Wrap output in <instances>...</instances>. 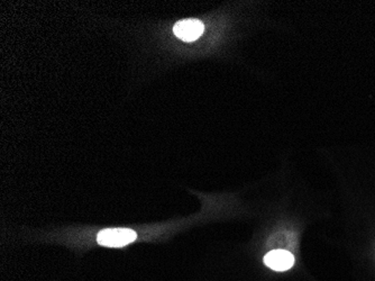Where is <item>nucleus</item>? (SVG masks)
I'll use <instances>...</instances> for the list:
<instances>
[{"mask_svg":"<svg viewBox=\"0 0 375 281\" xmlns=\"http://www.w3.org/2000/svg\"><path fill=\"white\" fill-rule=\"evenodd\" d=\"M264 262L275 271H286L295 264V257L284 250H274L265 255Z\"/></svg>","mask_w":375,"mask_h":281,"instance_id":"obj_3","label":"nucleus"},{"mask_svg":"<svg viewBox=\"0 0 375 281\" xmlns=\"http://www.w3.org/2000/svg\"><path fill=\"white\" fill-rule=\"evenodd\" d=\"M135 232L130 228H107L99 232L97 241L101 246L108 248H121L136 240Z\"/></svg>","mask_w":375,"mask_h":281,"instance_id":"obj_1","label":"nucleus"},{"mask_svg":"<svg viewBox=\"0 0 375 281\" xmlns=\"http://www.w3.org/2000/svg\"><path fill=\"white\" fill-rule=\"evenodd\" d=\"M204 31V24L197 19H184V21L177 22L173 27L175 35L186 42H192L199 39Z\"/></svg>","mask_w":375,"mask_h":281,"instance_id":"obj_2","label":"nucleus"}]
</instances>
